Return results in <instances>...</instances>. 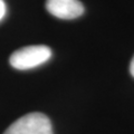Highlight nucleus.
<instances>
[{
  "label": "nucleus",
  "instance_id": "1",
  "mask_svg": "<svg viewBox=\"0 0 134 134\" xmlns=\"http://www.w3.org/2000/svg\"><path fill=\"white\" fill-rule=\"evenodd\" d=\"M3 134H54L52 123L43 113L34 112L15 121Z\"/></svg>",
  "mask_w": 134,
  "mask_h": 134
},
{
  "label": "nucleus",
  "instance_id": "2",
  "mask_svg": "<svg viewBox=\"0 0 134 134\" xmlns=\"http://www.w3.org/2000/svg\"><path fill=\"white\" fill-rule=\"evenodd\" d=\"M52 57V50L44 45L20 48L10 56V65L17 69H29L47 62Z\"/></svg>",
  "mask_w": 134,
  "mask_h": 134
},
{
  "label": "nucleus",
  "instance_id": "3",
  "mask_svg": "<svg viewBox=\"0 0 134 134\" xmlns=\"http://www.w3.org/2000/svg\"><path fill=\"white\" fill-rule=\"evenodd\" d=\"M46 9L57 18L75 19L83 15L84 6L78 0H47Z\"/></svg>",
  "mask_w": 134,
  "mask_h": 134
},
{
  "label": "nucleus",
  "instance_id": "4",
  "mask_svg": "<svg viewBox=\"0 0 134 134\" xmlns=\"http://www.w3.org/2000/svg\"><path fill=\"white\" fill-rule=\"evenodd\" d=\"M6 15V3L3 0H0V20Z\"/></svg>",
  "mask_w": 134,
  "mask_h": 134
},
{
  "label": "nucleus",
  "instance_id": "5",
  "mask_svg": "<svg viewBox=\"0 0 134 134\" xmlns=\"http://www.w3.org/2000/svg\"><path fill=\"white\" fill-rule=\"evenodd\" d=\"M130 72H131V75L134 77V57L132 58L131 64H130Z\"/></svg>",
  "mask_w": 134,
  "mask_h": 134
}]
</instances>
